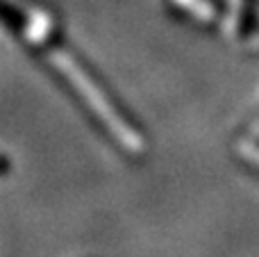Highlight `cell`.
Listing matches in <instances>:
<instances>
[{"label":"cell","instance_id":"6da1fadb","mask_svg":"<svg viewBox=\"0 0 259 257\" xmlns=\"http://www.w3.org/2000/svg\"><path fill=\"white\" fill-rule=\"evenodd\" d=\"M53 59L59 66V71H62L64 75L77 87V91L87 98V103L94 105V109L98 112V116L112 127L114 137L123 144V148L132 150V153H141L143 150L141 132L134 127V123L130 121V118L123 116L121 107L105 94V89L96 82V77L91 75V73L87 71V68L82 66L71 53H66V50L59 48V46L53 50Z\"/></svg>","mask_w":259,"mask_h":257},{"label":"cell","instance_id":"7a4b0ae2","mask_svg":"<svg viewBox=\"0 0 259 257\" xmlns=\"http://www.w3.org/2000/svg\"><path fill=\"white\" fill-rule=\"evenodd\" d=\"M243 155H250L255 162H259V146H255V144H243Z\"/></svg>","mask_w":259,"mask_h":257}]
</instances>
